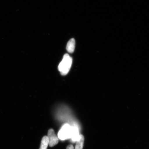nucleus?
<instances>
[{
	"label": "nucleus",
	"instance_id": "1",
	"mask_svg": "<svg viewBox=\"0 0 149 149\" xmlns=\"http://www.w3.org/2000/svg\"><path fill=\"white\" fill-rule=\"evenodd\" d=\"M72 62V57L68 54H65L58 66V70L61 75H66L68 73L71 68Z\"/></svg>",
	"mask_w": 149,
	"mask_h": 149
},
{
	"label": "nucleus",
	"instance_id": "2",
	"mask_svg": "<svg viewBox=\"0 0 149 149\" xmlns=\"http://www.w3.org/2000/svg\"><path fill=\"white\" fill-rule=\"evenodd\" d=\"M47 137L50 147H53L58 143V138L56 135L55 132L53 129H50L48 130Z\"/></svg>",
	"mask_w": 149,
	"mask_h": 149
},
{
	"label": "nucleus",
	"instance_id": "3",
	"mask_svg": "<svg viewBox=\"0 0 149 149\" xmlns=\"http://www.w3.org/2000/svg\"><path fill=\"white\" fill-rule=\"evenodd\" d=\"M70 130L68 125L63 127L58 134V136L61 139H65L69 137L70 135Z\"/></svg>",
	"mask_w": 149,
	"mask_h": 149
},
{
	"label": "nucleus",
	"instance_id": "4",
	"mask_svg": "<svg viewBox=\"0 0 149 149\" xmlns=\"http://www.w3.org/2000/svg\"><path fill=\"white\" fill-rule=\"evenodd\" d=\"M75 41L74 38L71 39L69 41L66 46L67 51L70 53H73L75 49Z\"/></svg>",
	"mask_w": 149,
	"mask_h": 149
},
{
	"label": "nucleus",
	"instance_id": "5",
	"mask_svg": "<svg viewBox=\"0 0 149 149\" xmlns=\"http://www.w3.org/2000/svg\"><path fill=\"white\" fill-rule=\"evenodd\" d=\"M84 141V137L82 135L79 136V139L76 143L74 149H83Z\"/></svg>",
	"mask_w": 149,
	"mask_h": 149
},
{
	"label": "nucleus",
	"instance_id": "6",
	"mask_svg": "<svg viewBox=\"0 0 149 149\" xmlns=\"http://www.w3.org/2000/svg\"><path fill=\"white\" fill-rule=\"evenodd\" d=\"M48 144L49 141L47 136H44L42 140L41 143L40 149H47Z\"/></svg>",
	"mask_w": 149,
	"mask_h": 149
},
{
	"label": "nucleus",
	"instance_id": "7",
	"mask_svg": "<svg viewBox=\"0 0 149 149\" xmlns=\"http://www.w3.org/2000/svg\"><path fill=\"white\" fill-rule=\"evenodd\" d=\"M66 149H74V147L72 145H69L67 146Z\"/></svg>",
	"mask_w": 149,
	"mask_h": 149
}]
</instances>
